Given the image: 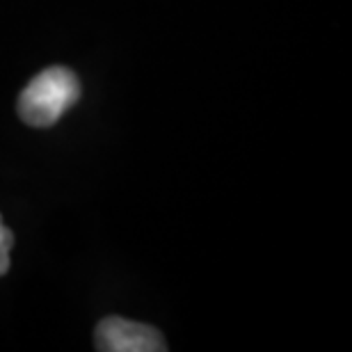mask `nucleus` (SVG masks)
I'll return each mask as SVG.
<instances>
[{"instance_id":"obj_3","label":"nucleus","mask_w":352,"mask_h":352,"mask_svg":"<svg viewBox=\"0 0 352 352\" xmlns=\"http://www.w3.org/2000/svg\"><path fill=\"white\" fill-rule=\"evenodd\" d=\"M14 245V234L3 224V217H0V277L10 270V252Z\"/></svg>"},{"instance_id":"obj_1","label":"nucleus","mask_w":352,"mask_h":352,"mask_svg":"<svg viewBox=\"0 0 352 352\" xmlns=\"http://www.w3.org/2000/svg\"><path fill=\"white\" fill-rule=\"evenodd\" d=\"M80 98V80L65 67H48L19 96V117L34 129H48Z\"/></svg>"},{"instance_id":"obj_2","label":"nucleus","mask_w":352,"mask_h":352,"mask_svg":"<svg viewBox=\"0 0 352 352\" xmlns=\"http://www.w3.org/2000/svg\"><path fill=\"white\" fill-rule=\"evenodd\" d=\"M96 348L103 352H165V339L156 327L110 316L96 327Z\"/></svg>"}]
</instances>
